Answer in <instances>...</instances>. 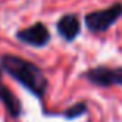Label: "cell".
I'll use <instances>...</instances> for the list:
<instances>
[{
    "label": "cell",
    "instance_id": "obj_1",
    "mask_svg": "<svg viewBox=\"0 0 122 122\" xmlns=\"http://www.w3.org/2000/svg\"><path fill=\"white\" fill-rule=\"evenodd\" d=\"M0 71L24 86L36 99H44L49 89V80L38 64L17 55L5 53L0 56Z\"/></svg>",
    "mask_w": 122,
    "mask_h": 122
},
{
    "label": "cell",
    "instance_id": "obj_2",
    "mask_svg": "<svg viewBox=\"0 0 122 122\" xmlns=\"http://www.w3.org/2000/svg\"><path fill=\"white\" fill-rule=\"evenodd\" d=\"M122 19V2H114L111 6L94 10L85 14V25L91 33H105Z\"/></svg>",
    "mask_w": 122,
    "mask_h": 122
},
{
    "label": "cell",
    "instance_id": "obj_3",
    "mask_svg": "<svg viewBox=\"0 0 122 122\" xmlns=\"http://www.w3.org/2000/svg\"><path fill=\"white\" fill-rule=\"evenodd\" d=\"M81 77L91 85L99 88H111V86H121L122 88V66H111L99 64L89 67L81 74Z\"/></svg>",
    "mask_w": 122,
    "mask_h": 122
},
{
    "label": "cell",
    "instance_id": "obj_4",
    "mask_svg": "<svg viewBox=\"0 0 122 122\" xmlns=\"http://www.w3.org/2000/svg\"><path fill=\"white\" fill-rule=\"evenodd\" d=\"M14 36L19 42L35 47V49H44L52 41V33L44 22H35L25 28L17 30Z\"/></svg>",
    "mask_w": 122,
    "mask_h": 122
},
{
    "label": "cell",
    "instance_id": "obj_5",
    "mask_svg": "<svg viewBox=\"0 0 122 122\" xmlns=\"http://www.w3.org/2000/svg\"><path fill=\"white\" fill-rule=\"evenodd\" d=\"M56 31L66 42H74L81 33L80 17L75 13H66L56 20Z\"/></svg>",
    "mask_w": 122,
    "mask_h": 122
},
{
    "label": "cell",
    "instance_id": "obj_6",
    "mask_svg": "<svg viewBox=\"0 0 122 122\" xmlns=\"http://www.w3.org/2000/svg\"><path fill=\"white\" fill-rule=\"evenodd\" d=\"M0 103L5 107V110L8 111V114L11 117H20L22 116V103L17 97L14 96V92L10 89L2 80V71H0Z\"/></svg>",
    "mask_w": 122,
    "mask_h": 122
},
{
    "label": "cell",
    "instance_id": "obj_7",
    "mask_svg": "<svg viewBox=\"0 0 122 122\" xmlns=\"http://www.w3.org/2000/svg\"><path fill=\"white\" fill-rule=\"evenodd\" d=\"M85 114H88V103L86 102H77V103L71 105L69 108H66L63 113V117L72 121V119H78Z\"/></svg>",
    "mask_w": 122,
    "mask_h": 122
}]
</instances>
